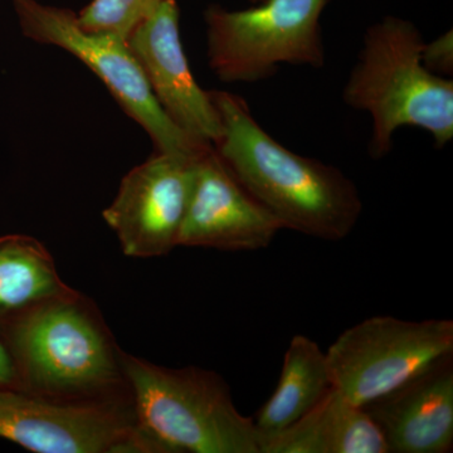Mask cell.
<instances>
[{
    "instance_id": "obj_15",
    "label": "cell",
    "mask_w": 453,
    "mask_h": 453,
    "mask_svg": "<svg viewBox=\"0 0 453 453\" xmlns=\"http://www.w3.org/2000/svg\"><path fill=\"white\" fill-rule=\"evenodd\" d=\"M73 291L40 241L25 234L0 237V319Z\"/></svg>"
},
{
    "instance_id": "obj_17",
    "label": "cell",
    "mask_w": 453,
    "mask_h": 453,
    "mask_svg": "<svg viewBox=\"0 0 453 453\" xmlns=\"http://www.w3.org/2000/svg\"><path fill=\"white\" fill-rule=\"evenodd\" d=\"M422 64L437 76H451L453 73V35L446 32L431 43H425L422 50Z\"/></svg>"
},
{
    "instance_id": "obj_8",
    "label": "cell",
    "mask_w": 453,
    "mask_h": 453,
    "mask_svg": "<svg viewBox=\"0 0 453 453\" xmlns=\"http://www.w3.org/2000/svg\"><path fill=\"white\" fill-rule=\"evenodd\" d=\"M0 438L35 453H166L131 401H64L9 387H0Z\"/></svg>"
},
{
    "instance_id": "obj_10",
    "label": "cell",
    "mask_w": 453,
    "mask_h": 453,
    "mask_svg": "<svg viewBox=\"0 0 453 453\" xmlns=\"http://www.w3.org/2000/svg\"><path fill=\"white\" fill-rule=\"evenodd\" d=\"M281 229V223L244 189L213 146L199 155L178 247L258 251L267 249Z\"/></svg>"
},
{
    "instance_id": "obj_18",
    "label": "cell",
    "mask_w": 453,
    "mask_h": 453,
    "mask_svg": "<svg viewBox=\"0 0 453 453\" xmlns=\"http://www.w3.org/2000/svg\"><path fill=\"white\" fill-rule=\"evenodd\" d=\"M0 387L19 389L16 366L2 336H0Z\"/></svg>"
},
{
    "instance_id": "obj_4",
    "label": "cell",
    "mask_w": 453,
    "mask_h": 453,
    "mask_svg": "<svg viewBox=\"0 0 453 453\" xmlns=\"http://www.w3.org/2000/svg\"><path fill=\"white\" fill-rule=\"evenodd\" d=\"M140 427L166 453H261V434L217 372L172 369L121 351Z\"/></svg>"
},
{
    "instance_id": "obj_2",
    "label": "cell",
    "mask_w": 453,
    "mask_h": 453,
    "mask_svg": "<svg viewBox=\"0 0 453 453\" xmlns=\"http://www.w3.org/2000/svg\"><path fill=\"white\" fill-rule=\"evenodd\" d=\"M0 336L26 392L118 401L129 389L120 349L91 301L77 291L0 319Z\"/></svg>"
},
{
    "instance_id": "obj_3",
    "label": "cell",
    "mask_w": 453,
    "mask_h": 453,
    "mask_svg": "<svg viewBox=\"0 0 453 453\" xmlns=\"http://www.w3.org/2000/svg\"><path fill=\"white\" fill-rule=\"evenodd\" d=\"M421 32L407 19L384 17L366 29L342 98L372 116L369 154L381 159L404 127L428 131L437 148L453 138V81L422 64Z\"/></svg>"
},
{
    "instance_id": "obj_1",
    "label": "cell",
    "mask_w": 453,
    "mask_h": 453,
    "mask_svg": "<svg viewBox=\"0 0 453 453\" xmlns=\"http://www.w3.org/2000/svg\"><path fill=\"white\" fill-rule=\"evenodd\" d=\"M210 96L222 121L214 150L283 229L332 242L354 231L363 201L350 178L285 148L262 129L242 97L226 91H210Z\"/></svg>"
},
{
    "instance_id": "obj_14",
    "label": "cell",
    "mask_w": 453,
    "mask_h": 453,
    "mask_svg": "<svg viewBox=\"0 0 453 453\" xmlns=\"http://www.w3.org/2000/svg\"><path fill=\"white\" fill-rule=\"evenodd\" d=\"M326 354L309 336L297 334L283 357L275 392L259 408L255 421L261 436L290 427L332 392Z\"/></svg>"
},
{
    "instance_id": "obj_16",
    "label": "cell",
    "mask_w": 453,
    "mask_h": 453,
    "mask_svg": "<svg viewBox=\"0 0 453 453\" xmlns=\"http://www.w3.org/2000/svg\"><path fill=\"white\" fill-rule=\"evenodd\" d=\"M164 0H92L77 14L83 31L94 35H115L127 41L131 33L155 11Z\"/></svg>"
},
{
    "instance_id": "obj_19",
    "label": "cell",
    "mask_w": 453,
    "mask_h": 453,
    "mask_svg": "<svg viewBox=\"0 0 453 453\" xmlns=\"http://www.w3.org/2000/svg\"><path fill=\"white\" fill-rule=\"evenodd\" d=\"M251 2L257 3V4H259V3L265 2V0H251Z\"/></svg>"
},
{
    "instance_id": "obj_9",
    "label": "cell",
    "mask_w": 453,
    "mask_h": 453,
    "mask_svg": "<svg viewBox=\"0 0 453 453\" xmlns=\"http://www.w3.org/2000/svg\"><path fill=\"white\" fill-rule=\"evenodd\" d=\"M198 157L157 151L122 178L103 219L125 256L162 257L178 247Z\"/></svg>"
},
{
    "instance_id": "obj_5",
    "label": "cell",
    "mask_w": 453,
    "mask_h": 453,
    "mask_svg": "<svg viewBox=\"0 0 453 453\" xmlns=\"http://www.w3.org/2000/svg\"><path fill=\"white\" fill-rule=\"evenodd\" d=\"M329 0H265L257 7L205 11L208 64L223 82L255 83L280 65H325L320 18Z\"/></svg>"
},
{
    "instance_id": "obj_12",
    "label": "cell",
    "mask_w": 453,
    "mask_h": 453,
    "mask_svg": "<svg viewBox=\"0 0 453 453\" xmlns=\"http://www.w3.org/2000/svg\"><path fill=\"white\" fill-rule=\"evenodd\" d=\"M365 408L383 434L388 453L451 452L452 357Z\"/></svg>"
},
{
    "instance_id": "obj_13",
    "label": "cell",
    "mask_w": 453,
    "mask_h": 453,
    "mask_svg": "<svg viewBox=\"0 0 453 453\" xmlns=\"http://www.w3.org/2000/svg\"><path fill=\"white\" fill-rule=\"evenodd\" d=\"M261 453H388V447L368 411L333 388L290 427L261 436Z\"/></svg>"
},
{
    "instance_id": "obj_7",
    "label": "cell",
    "mask_w": 453,
    "mask_h": 453,
    "mask_svg": "<svg viewBox=\"0 0 453 453\" xmlns=\"http://www.w3.org/2000/svg\"><path fill=\"white\" fill-rule=\"evenodd\" d=\"M12 2L23 35L38 43L67 50L88 65L122 110L145 129L157 151L198 157L211 148L170 120L154 97L127 41L83 31L77 23V14L70 9L50 7L37 0Z\"/></svg>"
},
{
    "instance_id": "obj_6",
    "label": "cell",
    "mask_w": 453,
    "mask_h": 453,
    "mask_svg": "<svg viewBox=\"0 0 453 453\" xmlns=\"http://www.w3.org/2000/svg\"><path fill=\"white\" fill-rule=\"evenodd\" d=\"M334 389L365 405L453 356V321L372 316L340 334L325 351Z\"/></svg>"
},
{
    "instance_id": "obj_11",
    "label": "cell",
    "mask_w": 453,
    "mask_h": 453,
    "mask_svg": "<svg viewBox=\"0 0 453 453\" xmlns=\"http://www.w3.org/2000/svg\"><path fill=\"white\" fill-rule=\"evenodd\" d=\"M127 42L170 120L188 135L216 145L222 136V121L210 91L199 88L188 64L179 31L177 0H164Z\"/></svg>"
}]
</instances>
